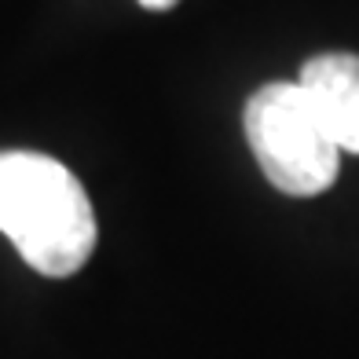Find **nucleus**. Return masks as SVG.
Listing matches in <instances>:
<instances>
[{
	"label": "nucleus",
	"mask_w": 359,
	"mask_h": 359,
	"mask_svg": "<svg viewBox=\"0 0 359 359\" xmlns=\"http://www.w3.org/2000/svg\"><path fill=\"white\" fill-rule=\"evenodd\" d=\"M0 231L48 279L81 271L95 250V213L81 180L34 151L0 154Z\"/></svg>",
	"instance_id": "1"
},
{
	"label": "nucleus",
	"mask_w": 359,
	"mask_h": 359,
	"mask_svg": "<svg viewBox=\"0 0 359 359\" xmlns=\"http://www.w3.org/2000/svg\"><path fill=\"white\" fill-rule=\"evenodd\" d=\"M246 140L271 187L316 198L337 180L341 147L297 81H271L246 103Z\"/></svg>",
	"instance_id": "2"
},
{
	"label": "nucleus",
	"mask_w": 359,
	"mask_h": 359,
	"mask_svg": "<svg viewBox=\"0 0 359 359\" xmlns=\"http://www.w3.org/2000/svg\"><path fill=\"white\" fill-rule=\"evenodd\" d=\"M297 85L308 92L341 154H359V55L326 52L308 59Z\"/></svg>",
	"instance_id": "3"
},
{
	"label": "nucleus",
	"mask_w": 359,
	"mask_h": 359,
	"mask_svg": "<svg viewBox=\"0 0 359 359\" xmlns=\"http://www.w3.org/2000/svg\"><path fill=\"white\" fill-rule=\"evenodd\" d=\"M143 8H151V11H169V8H176L180 0H140Z\"/></svg>",
	"instance_id": "4"
}]
</instances>
